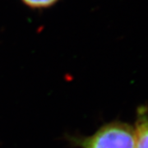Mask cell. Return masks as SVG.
<instances>
[{"label": "cell", "instance_id": "cell-1", "mask_svg": "<svg viewBox=\"0 0 148 148\" xmlns=\"http://www.w3.org/2000/svg\"><path fill=\"white\" fill-rule=\"evenodd\" d=\"M83 148H135L134 127L123 122H111L82 141Z\"/></svg>", "mask_w": 148, "mask_h": 148}, {"label": "cell", "instance_id": "cell-2", "mask_svg": "<svg viewBox=\"0 0 148 148\" xmlns=\"http://www.w3.org/2000/svg\"><path fill=\"white\" fill-rule=\"evenodd\" d=\"M133 127L135 148H148V109L147 106L138 107Z\"/></svg>", "mask_w": 148, "mask_h": 148}, {"label": "cell", "instance_id": "cell-3", "mask_svg": "<svg viewBox=\"0 0 148 148\" xmlns=\"http://www.w3.org/2000/svg\"><path fill=\"white\" fill-rule=\"evenodd\" d=\"M59 0H21L25 6L32 9H45L54 6Z\"/></svg>", "mask_w": 148, "mask_h": 148}]
</instances>
